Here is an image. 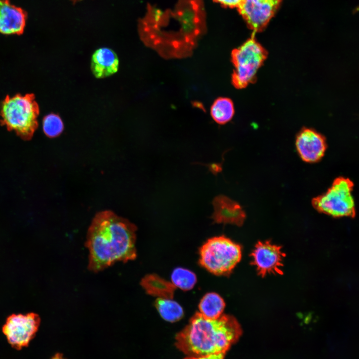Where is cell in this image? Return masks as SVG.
<instances>
[{
	"label": "cell",
	"instance_id": "obj_17",
	"mask_svg": "<svg viewBox=\"0 0 359 359\" xmlns=\"http://www.w3.org/2000/svg\"><path fill=\"white\" fill-rule=\"evenodd\" d=\"M155 305L161 317L168 322H177L183 316V310L181 306L171 299L157 298Z\"/></svg>",
	"mask_w": 359,
	"mask_h": 359
},
{
	"label": "cell",
	"instance_id": "obj_3",
	"mask_svg": "<svg viewBox=\"0 0 359 359\" xmlns=\"http://www.w3.org/2000/svg\"><path fill=\"white\" fill-rule=\"evenodd\" d=\"M38 105L33 94L6 96L0 105L1 122L21 138H30L38 126Z\"/></svg>",
	"mask_w": 359,
	"mask_h": 359
},
{
	"label": "cell",
	"instance_id": "obj_19",
	"mask_svg": "<svg viewBox=\"0 0 359 359\" xmlns=\"http://www.w3.org/2000/svg\"><path fill=\"white\" fill-rule=\"evenodd\" d=\"M42 128L44 134L50 138L59 136L64 130V124L60 117L51 113L45 116L42 121Z\"/></svg>",
	"mask_w": 359,
	"mask_h": 359
},
{
	"label": "cell",
	"instance_id": "obj_13",
	"mask_svg": "<svg viewBox=\"0 0 359 359\" xmlns=\"http://www.w3.org/2000/svg\"><path fill=\"white\" fill-rule=\"evenodd\" d=\"M119 61L115 52L108 47L97 49L92 54L91 69L97 78H104L116 73Z\"/></svg>",
	"mask_w": 359,
	"mask_h": 359
},
{
	"label": "cell",
	"instance_id": "obj_8",
	"mask_svg": "<svg viewBox=\"0 0 359 359\" xmlns=\"http://www.w3.org/2000/svg\"><path fill=\"white\" fill-rule=\"evenodd\" d=\"M282 0H241L239 13L253 32H260L274 16Z\"/></svg>",
	"mask_w": 359,
	"mask_h": 359
},
{
	"label": "cell",
	"instance_id": "obj_5",
	"mask_svg": "<svg viewBox=\"0 0 359 359\" xmlns=\"http://www.w3.org/2000/svg\"><path fill=\"white\" fill-rule=\"evenodd\" d=\"M267 51L257 41L254 34L231 52L234 67L231 84L238 89L246 88L256 80L259 69L267 57Z\"/></svg>",
	"mask_w": 359,
	"mask_h": 359
},
{
	"label": "cell",
	"instance_id": "obj_6",
	"mask_svg": "<svg viewBox=\"0 0 359 359\" xmlns=\"http://www.w3.org/2000/svg\"><path fill=\"white\" fill-rule=\"evenodd\" d=\"M353 186L350 180L338 178L325 193L313 199V205L319 212L335 217H353L356 214Z\"/></svg>",
	"mask_w": 359,
	"mask_h": 359
},
{
	"label": "cell",
	"instance_id": "obj_2",
	"mask_svg": "<svg viewBox=\"0 0 359 359\" xmlns=\"http://www.w3.org/2000/svg\"><path fill=\"white\" fill-rule=\"evenodd\" d=\"M241 327L231 315L215 319L196 312L176 336V346L188 356L199 357L225 353L239 339Z\"/></svg>",
	"mask_w": 359,
	"mask_h": 359
},
{
	"label": "cell",
	"instance_id": "obj_7",
	"mask_svg": "<svg viewBox=\"0 0 359 359\" xmlns=\"http://www.w3.org/2000/svg\"><path fill=\"white\" fill-rule=\"evenodd\" d=\"M40 322L39 316L35 313L12 314L6 319L2 332L11 346L19 350L28 345Z\"/></svg>",
	"mask_w": 359,
	"mask_h": 359
},
{
	"label": "cell",
	"instance_id": "obj_11",
	"mask_svg": "<svg viewBox=\"0 0 359 359\" xmlns=\"http://www.w3.org/2000/svg\"><path fill=\"white\" fill-rule=\"evenodd\" d=\"M27 14L9 0H0V33L4 35L21 34L24 30Z\"/></svg>",
	"mask_w": 359,
	"mask_h": 359
},
{
	"label": "cell",
	"instance_id": "obj_16",
	"mask_svg": "<svg viewBox=\"0 0 359 359\" xmlns=\"http://www.w3.org/2000/svg\"><path fill=\"white\" fill-rule=\"evenodd\" d=\"M232 101L227 97H218L213 102L210 110L211 116L217 124L224 125L229 122L234 115Z\"/></svg>",
	"mask_w": 359,
	"mask_h": 359
},
{
	"label": "cell",
	"instance_id": "obj_4",
	"mask_svg": "<svg viewBox=\"0 0 359 359\" xmlns=\"http://www.w3.org/2000/svg\"><path fill=\"white\" fill-rule=\"evenodd\" d=\"M199 253V264L218 276H229L242 256L241 246L224 235L208 239Z\"/></svg>",
	"mask_w": 359,
	"mask_h": 359
},
{
	"label": "cell",
	"instance_id": "obj_15",
	"mask_svg": "<svg viewBox=\"0 0 359 359\" xmlns=\"http://www.w3.org/2000/svg\"><path fill=\"white\" fill-rule=\"evenodd\" d=\"M225 307V303L223 298L214 292L206 294L198 305L199 313L210 319L219 318L222 315Z\"/></svg>",
	"mask_w": 359,
	"mask_h": 359
},
{
	"label": "cell",
	"instance_id": "obj_22",
	"mask_svg": "<svg viewBox=\"0 0 359 359\" xmlns=\"http://www.w3.org/2000/svg\"><path fill=\"white\" fill-rule=\"evenodd\" d=\"M207 166L208 167L209 170L214 175H216L222 171L221 164L214 163L208 165Z\"/></svg>",
	"mask_w": 359,
	"mask_h": 359
},
{
	"label": "cell",
	"instance_id": "obj_1",
	"mask_svg": "<svg viewBox=\"0 0 359 359\" xmlns=\"http://www.w3.org/2000/svg\"><path fill=\"white\" fill-rule=\"evenodd\" d=\"M137 227L128 220L109 210L97 213L86 236L88 269L97 273L117 262L126 263L137 256Z\"/></svg>",
	"mask_w": 359,
	"mask_h": 359
},
{
	"label": "cell",
	"instance_id": "obj_10",
	"mask_svg": "<svg viewBox=\"0 0 359 359\" xmlns=\"http://www.w3.org/2000/svg\"><path fill=\"white\" fill-rule=\"evenodd\" d=\"M296 146L301 159L308 163L319 161L327 148L324 137L315 130L303 128L298 134Z\"/></svg>",
	"mask_w": 359,
	"mask_h": 359
},
{
	"label": "cell",
	"instance_id": "obj_23",
	"mask_svg": "<svg viewBox=\"0 0 359 359\" xmlns=\"http://www.w3.org/2000/svg\"><path fill=\"white\" fill-rule=\"evenodd\" d=\"M51 359H65L62 355L60 354H56Z\"/></svg>",
	"mask_w": 359,
	"mask_h": 359
},
{
	"label": "cell",
	"instance_id": "obj_18",
	"mask_svg": "<svg viewBox=\"0 0 359 359\" xmlns=\"http://www.w3.org/2000/svg\"><path fill=\"white\" fill-rule=\"evenodd\" d=\"M196 280V276L193 272L181 267L175 268L171 275L172 283L176 287L183 291L193 288Z\"/></svg>",
	"mask_w": 359,
	"mask_h": 359
},
{
	"label": "cell",
	"instance_id": "obj_21",
	"mask_svg": "<svg viewBox=\"0 0 359 359\" xmlns=\"http://www.w3.org/2000/svg\"><path fill=\"white\" fill-rule=\"evenodd\" d=\"M213 1L219 3L226 7L237 8L241 0H213Z\"/></svg>",
	"mask_w": 359,
	"mask_h": 359
},
{
	"label": "cell",
	"instance_id": "obj_9",
	"mask_svg": "<svg viewBox=\"0 0 359 359\" xmlns=\"http://www.w3.org/2000/svg\"><path fill=\"white\" fill-rule=\"evenodd\" d=\"M250 256L251 264L258 274L264 277L268 274H282L283 260L285 256L282 247L270 241H258Z\"/></svg>",
	"mask_w": 359,
	"mask_h": 359
},
{
	"label": "cell",
	"instance_id": "obj_14",
	"mask_svg": "<svg viewBox=\"0 0 359 359\" xmlns=\"http://www.w3.org/2000/svg\"><path fill=\"white\" fill-rule=\"evenodd\" d=\"M140 285L147 294L160 298L172 299L176 289L172 282L156 274L145 275L141 279Z\"/></svg>",
	"mask_w": 359,
	"mask_h": 359
},
{
	"label": "cell",
	"instance_id": "obj_20",
	"mask_svg": "<svg viewBox=\"0 0 359 359\" xmlns=\"http://www.w3.org/2000/svg\"><path fill=\"white\" fill-rule=\"evenodd\" d=\"M225 353L211 354L203 356H188L183 359H224Z\"/></svg>",
	"mask_w": 359,
	"mask_h": 359
},
{
	"label": "cell",
	"instance_id": "obj_12",
	"mask_svg": "<svg viewBox=\"0 0 359 359\" xmlns=\"http://www.w3.org/2000/svg\"><path fill=\"white\" fill-rule=\"evenodd\" d=\"M214 208L211 218L216 223L232 224L241 226L246 217L245 212L237 202L229 197L220 195L212 201Z\"/></svg>",
	"mask_w": 359,
	"mask_h": 359
}]
</instances>
